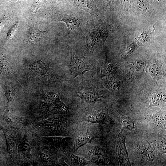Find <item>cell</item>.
<instances>
[{"instance_id":"3","label":"cell","mask_w":166,"mask_h":166,"mask_svg":"<svg viewBox=\"0 0 166 166\" xmlns=\"http://www.w3.org/2000/svg\"><path fill=\"white\" fill-rule=\"evenodd\" d=\"M41 113L44 117L66 113L68 107L60 99V93L56 91H46L41 101Z\"/></svg>"},{"instance_id":"9","label":"cell","mask_w":166,"mask_h":166,"mask_svg":"<svg viewBox=\"0 0 166 166\" xmlns=\"http://www.w3.org/2000/svg\"><path fill=\"white\" fill-rule=\"evenodd\" d=\"M147 70L152 80L156 82L165 77V68L162 63L159 62L155 61L149 64L147 66Z\"/></svg>"},{"instance_id":"11","label":"cell","mask_w":166,"mask_h":166,"mask_svg":"<svg viewBox=\"0 0 166 166\" xmlns=\"http://www.w3.org/2000/svg\"><path fill=\"white\" fill-rule=\"evenodd\" d=\"M77 94L81 100L90 104H94L104 98V95L101 94L86 90L78 91Z\"/></svg>"},{"instance_id":"18","label":"cell","mask_w":166,"mask_h":166,"mask_svg":"<svg viewBox=\"0 0 166 166\" xmlns=\"http://www.w3.org/2000/svg\"><path fill=\"white\" fill-rule=\"evenodd\" d=\"M146 63L141 60H135L132 61L128 66V70L132 75H138L144 70Z\"/></svg>"},{"instance_id":"29","label":"cell","mask_w":166,"mask_h":166,"mask_svg":"<svg viewBox=\"0 0 166 166\" xmlns=\"http://www.w3.org/2000/svg\"><path fill=\"white\" fill-rule=\"evenodd\" d=\"M156 147L158 150L162 154L166 153V142L164 140H161L157 141L156 143Z\"/></svg>"},{"instance_id":"20","label":"cell","mask_w":166,"mask_h":166,"mask_svg":"<svg viewBox=\"0 0 166 166\" xmlns=\"http://www.w3.org/2000/svg\"><path fill=\"white\" fill-rule=\"evenodd\" d=\"M140 150L141 155L146 161L152 162L154 160L156 157L155 152L148 142L140 147Z\"/></svg>"},{"instance_id":"17","label":"cell","mask_w":166,"mask_h":166,"mask_svg":"<svg viewBox=\"0 0 166 166\" xmlns=\"http://www.w3.org/2000/svg\"><path fill=\"white\" fill-rule=\"evenodd\" d=\"M45 141L49 145L54 147L65 146L70 140V137L52 136L45 137Z\"/></svg>"},{"instance_id":"19","label":"cell","mask_w":166,"mask_h":166,"mask_svg":"<svg viewBox=\"0 0 166 166\" xmlns=\"http://www.w3.org/2000/svg\"><path fill=\"white\" fill-rule=\"evenodd\" d=\"M165 93L162 91H158L150 97L149 107H160L165 104Z\"/></svg>"},{"instance_id":"10","label":"cell","mask_w":166,"mask_h":166,"mask_svg":"<svg viewBox=\"0 0 166 166\" xmlns=\"http://www.w3.org/2000/svg\"><path fill=\"white\" fill-rule=\"evenodd\" d=\"M117 152L118 160L121 165H130L128 153L125 145L126 136L120 135Z\"/></svg>"},{"instance_id":"25","label":"cell","mask_w":166,"mask_h":166,"mask_svg":"<svg viewBox=\"0 0 166 166\" xmlns=\"http://www.w3.org/2000/svg\"><path fill=\"white\" fill-rule=\"evenodd\" d=\"M151 117L158 126L160 127L165 126V115L160 112H157L153 114Z\"/></svg>"},{"instance_id":"32","label":"cell","mask_w":166,"mask_h":166,"mask_svg":"<svg viewBox=\"0 0 166 166\" xmlns=\"http://www.w3.org/2000/svg\"><path fill=\"white\" fill-rule=\"evenodd\" d=\"M9 17L5 16L0 19V31L4 26L10 21Z\"/></svg>"},{"instance_id":"7","label":"cell","mask_w":166,"mask_h":166,"mask_svg":"<svg viewBox=\"0 0 166 166\" xmlns=\"http://www.w3.org/2000/svg\"><path fill=\"white\" fill-rule=\"evenodd\" d=\"M97 137L90 128L82 129L77 132L75 137L74 147L76 150L90 143Z\"/></svg>"},{"instance_id":"1","label":"cell","mask_w":166,"mask_h":166,"mask_svg":"<svg viewBox=\"0 0 166 166\" xmlns=\"http://www.w3.org/2000/svg\"><path fill=\"white\" fill-rule=\"evenodd\" d=\"M73 8L66 4L64 8L52 12L48 17V22H62L66 24L68 33L65 38L74 39L82 34L91 16L85 12Z\"/></svg>"},{"instance_id":"8","label":"cell","mask_w":166,"mask_h":166,"mask_svg":"<svg viewBox=\"0 0 166 166\" xmlns=\"http://www.w3.org/2000/svg\"><path fill=\"white\" fill-rule=\"evenodd\" d=\"M109 119L107 110L103 109L89 113L83 118L82 120L90 123L106 124Z\"/></svg>"},{"instance_id":"2","label":"cell","mask_w":166,"mask_h":166,"mask_svg":"<svg viewBox=\"0 0 166 166\" xmlns=\"http://www.w3.org/2000/svg\"><path fill=\"white\" fill-rule=\"evenodd\" d=\"M109 27L96 21L94 17H91L82 34L85 37L84 49L90 53L104 43L111 33Z\"/></svg>"},{"instance_id":"5","label":"cell","mask_w":166,"mask_h":166,"mask_svg":"<svg viewBox=\"0 0 166 166\" xmlns=\"http://www.w3.org/2000/svg\"><path fill=\"white\" fill-rule=\"evenodd\" d=\"M62 114L53 115L39 123L44 133L51 136L61 133L66 124V119Z\"/></svg>"},{"instance_id":"6","label":"cell","mask_w":166,"mask_h":166,"mask_svg":"<svg viewBox=\"0 0 166 166\" xmlns=\"http://www.w3.org/2000/svg\"><path fill=\"white\" fill-rule=\"evenodd\" d=\"M65 3L73 8L85 11L91 17L96 16L98 11L93 0H65Z\"/></svg>"},{"instance_id":"22","label":"cell","mask_w":166,"mask_h":166,"mask_svg":"<svg viewBox=\"0 0 166 166\" xmlns=\"http://www.w3.org/2000/svg\"><path fill=\"white\" fill-rule=\"evenodd\" d=\"M121 122L122 125L123 129L132 130L135 127V122L133 119L130 117L125 116L121 117Z\"/></svg>"},{"instance_id":"35","label":"cell","mask_w":166,"mask_h":166,"mask_svg":"<svg viewBox=\"0 0 166 166\" xmlns=\"http://www.w3.org/2000/svg\"></svg>"},{"instance_id":"13","label":"cell","mask_w":166,"mask_h":166,"mask_svg":"<svg viewBox=\"0 0 166 166\" xmlns=\"http://www.w3.org/2000/svg\"><path fill=\"white\" fill-rule=\"evenodd\" d=\"M103 77L102 82L103 86L110 91H118L122 88L123 82L120 77L112 75Z\"/></svg>"},{"instance_id":"24","label":"cell","mask_w":166,"mask_h":166,"mask_svg":"<svg viewBox=\"0 0 166 166\" xmlns=\"http://www.w3.org/2000/svg\"><path fill=\"white\" fill-rule=\"evenodd\" d=\"M15 95V91L13 86L10 84H6L5 88V95L7 100V105L14 100Z\"/></svg>"},{"instance_id":"31","label":"cell","mask_w":166,"mask_h":166,"mask_svg":"<svg viewBox=\"0 0 166 166\" xmlns=\"http://www.w3.org/2000/svg\"><path fill=\"white\" fill-rule=\"evenodd\" d=\"M47 0H34L33 3V8L37 11V9L40 8L45 4Z\"/></svg>"},{"instance_id":"23","label":"cell","mask_w":166,"mask_h":166,"mask_svg":"<svg viewBox=\"0 0 166 166\" xmlns=\"http://www.w3.org/2000/svg\"><path fill=\"white\" fill-rule=\"evenodd\" d=\"M11 67L3 54L0 56V72L3 74L11 73Z\"/></svg>"},{"instance_id":"14","label":"cell","mask_w":166,"mask_h":166,"mask_svg":"<svg viewBox=\"0 0 166 166\" xmlns=\"http://www.w3.org/2000/svg\"><path fill=\"white\" fill-rule=\"evenodd\" d=\"M48 33V30L42 31L34 26L30 27L27 33L28 44H31L40 41L45 37Z\"/></svg>"},{"instance_id":"4","label":"cell","mask_w":166,"mask_h":166,"mask_svg":"<svg viewBox=\"0 0 166 166\" xmlns=\"http://www.w3.org/2000/svg\"><path fill=\"white\" fill-rule=\"evenodd\" d=\"M70 51L69 67L73 78L84 74L91 70V63L82 53L76 50Z\"/></svg>"},{"instance_id":"26","label":"cell","mask_w":166,"mask_h":166,"mask_svg":"<svg viewBox=\"0 0 166 166\" xmlns=\"http://www.w3.org/2000/svg\"><path fill=\"white\" fill-rule=\"evenodd\" d=\"M19 150L25 155H29L30 153V147L28 138L24 136L20 145Z\"/></svg>"},{"instance_id":"12","label":"cell","mask_w":166,"mask_h":166,"mask_svg":"<svg viewBox=\"0 0 166 166\" xmlns=\"http://www.w3.org/2000/svg\"><path fill=\"white\" fill-rule=\"evenodd\" d=\"M88 155L91 162L101 164H107V158L103 150L99 147L94 146L89 151Z\"/></svg>"},{"instance_id":"27","label":"cell","mask_w":166,"mask_h":166,"mask_svg":"<svg viewBox=\"0 0 166 166\" xmlns=\"http://www.w3.org/2000/svg\"><path fill=\"white\" fill-rule=\"evenodd\" d=\"M40 154L41 159L44 163L47 164H50L53 162L52 156L47 152L41 151Z\"/></svg>"},{"instance_id":"21","label":"cell","mask_w":166,"mask_h":166,"mask_svg":"<svg viewBox=\"0 0 166 166\" xmlns=\"http://www.w3.org/2000/svg\"><path fill=\"white\" fill-rule=\"evenodd\" d=\"M115 70V68L113 64L110 62H107L100 66L97 71L99 76L104 77L112 75Z\"/></svg>"},{"instance_id":"34","label":"cell","mask_w":166,"mask_h":166,"mask_svg":"<svg viewBox=\"0 0 166 166\" xmlns=\"http://www.w3.org/2000/svg\"><path fill=\"white\" fill-rule=\"evenodd\" d=\"M57 0L59 1V0Z\"/></svg>"},{"instance_id":"33","label":"cell","mask_w":166,"mask_h":166,"mask_svg":"<svg viewBox=\"0 0 166 166\" xmlns=\"http://www.w3.org/2000/svg\"><path fill=\"white\" fill-rule=\"evenodd\" d=\"M7 0L11 2H16L18 1L19 0Z\"/></svg>"},{"instance_id":"16","label":"cell","mask_w":166,"mask_h":166,"mask_svg":"<svg viewBox=\"0 0 166 166\" xmlns=\"http://www.w3.org/2000/svg\"><path fill=\"white\" fill-rule=\"evenodd\" d=\"M31 70L37 74L43 77H46L49 74L48 66L43 61L39 60L31 64Z\"/></svg>"},{"instance_id":"30","label":"cell","mask_w":166,"mask_h":166,"mask_svg":"<svg viewBox=\"0 0 166 166\" xmlns=\"http://www.w3.org/2000/svg\"><path fill=\"white\" fill-rule=\"evenodd\" d=\"M18 22L14 23L9 30L7 34L6 38L8 40L11 39L14 34L17 30Z\"/></svg>"},{"instance_id":"15","label":"cell","mask_w":166,"mask_h":166,"mask_svg":"<svg viewBox=\"0 0 166 166\" xmlns=\"http://www.w3.org/2000/svg\"><path fill=\"white\" fill-rule=\"evenodd\" d=\"M66 155L67 160L71 165L85 166L91 162L84 157L75 155L71 152H68Z\"/></svg>"},{"instance_id":"28","label":"cell","mask_w":166,"mask_h":166,"mask_svg":"<svg viewBox=\"0 0 166 166\" xmlns=\"http://www.w3.org/2000/svg\"><path fill=\"white\" fill-rule=\"evenodd\" d=\"M94 1L96 6L98 4L103 8H108L112 6L114 0H94Z\"/></svg>"}]
</instances>
